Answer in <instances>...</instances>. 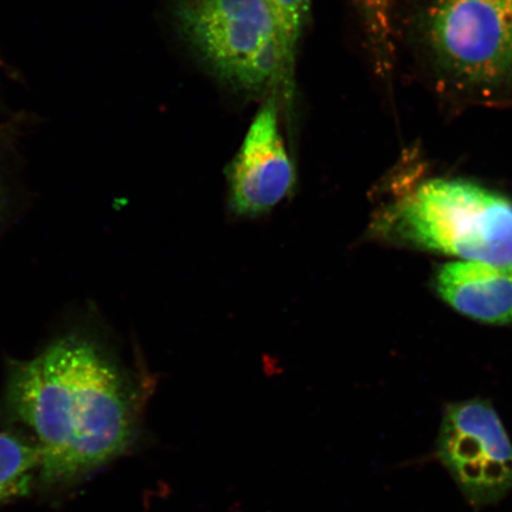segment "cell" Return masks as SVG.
Masks as SVG:
<instances>
[{"label": "cell", "mask_w": 512, "mask_h": 512, "mask_svg": "<svg viewBox=\"0 0 512 512\" xmlns=\"http://www.w3.org/2000/svg\"><path fill=\"white\" fill-rule=\"evenodd\" d=\"M143 395L98 345L69 336L12 364L5 390L11 418L41 450L47 485L86 477L127 451L138 430Z\"/></svg>", "instance_id": "obj_1"}, {"label": "cell", "mask_w": 512, "mask_h": 512, "mask_svg": "<svg viewBox=\"0 0 512 512\" xmlns=\"http://www.w3.org/2000/svg\"><path fill=\"white\" fill-rule=\"evenodd\" d=\"M370 234L512 274V202L475 183L431 179L381 209Z\"/></svg>", "instance_id": "obj_2"}, {"label": "cell", "mask_w": 512, "mask_h": 512, "mask_svg": "<svg viewBox=\"0 0 512 512\" xmlns=\"http://www.w3.org/2000/svg\"><path fill=\"white\" fill-rule=\"evenodd\" d=\"M415 31L446 92L478 105L512 101V0H421Z\"/></svg>", "instance_id": "obj_3"}, {"label": "cell", "mask_w": 512, "mask_h": 512, "mask_svg": "<svg viewBox=\"0 0 512 512\" xmlns=\"http://www.w3.org/2000/svg\"><path fill=\"white\" fill-rule=\"evenodd\" d=\"M178 29L211 73L245 92H278L280 50L267 0H178Z\"/></svg>", "instance_id": "obj_4"}, {"label": "cell", "mask_w": 512, "mask_h": 512, "mask_svg": "<svg viewBox=\"0 0 512 512\" xmlns=\"http://www.w3.org/2000/svg\"><path fill=\"white\" fill-rule=\"evenodd\" d=\"M437 457L473 505L496 503L512 490V444L490 401L447 405Z\"/></svg>", "instance_id": "obj_5"}, {"label": "cell", "mask_w": 512, "mask_h": 512, "mask_svg": "<svg viewBox=\"0 0 512 512\" xmlns=\"http://www.w3.org/2000/svg\"><path fill=\"white\" fill-rule=\"evenodd\" d=\"M279 101L275 92L262 104L228 165V208L235 216L254 219L270 213L296 184V168L280 131Z\"/></svg>", "instance_id": "obj_6"}, {"label": "cell", "mask_w": 512, "mask_h": 512, "mask_svg": "<svg viewBox=\"0 0 512 512\" xmlns=\"http://www.w3.org/2000/svg\"><path fill=\"white\" fill-rule=\"evenodd\" d=\"M439 296L478 322L512 325V274L479 261L450 262L435 277Z\"/></svg>", "instance_id": "obj_7"}, {"label": "cell", "mask_w": 512, "mask_h": 512, "mask_svg": "<svg viewBox=\"0 0 512 512\" xmlns=\"http://www.w3.org/2000/svg\"><path fill=\"white\" fill-rule=\"evenodd\" d=\"M41 467L35 439L0 431V505L28 495Z\"/></svg>", "instance_id": "obj_8"}, {"label": "cell", "mask_w": 512, "mask_h": 512, "mask_svg": "<svg viewBox=\"0 0 512 512\" xmlns=\"http://www.w3.org/2000/svg\"><path fill=\"white\" fill-rule=\"evenodd\" d=\"M270 6L280 50L278 93L287 107L292 106L294 73L300 37L310 12L311 0H267Z\"/></svg>", "instance_id": "obj_9"}, {"label": "cell", "mask_w": 512, "mask_h": 512, "mask_svg": "<svg viewBox=\"0 0 512 512\" xmlns=\"http://www.w3.org/2000/svg\"><path fill=\"white\" fill-rule=\"evenodd\" d=\"M364 31L382 37L393 30L394 0H356Z\"/></svg>", "instance_id": "obj_10"}]
</instances>
